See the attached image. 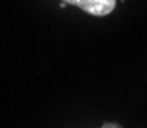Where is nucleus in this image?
<instances>
[{
	"mask_svg": "<svg viewBox=\"0 0 147 128\" xmlns=\"http://www.w3.org/2000/svg\"><path fill=\"white\" fill-rule=\"evenodd\" d=\"M61 2L77 6L81 11L95 17L109 15L113 12L115 6H117V0H61Z\"/></svg>",
	"mask_w": 147,
	"mask_h": 128,
	"instance_id": "nucleus-1",
	"label": "nucleus"
},
{
	"mask_svg": "<svg viewBox=\"0 0 147 128\" xmlns=\"http://www.w3.org/2000/svg\"><path fill=\"white\" fill-rule=\"evenodd\" d=\"M100 128H123V127L119 125V123H117V122H104Z\"/></svg>",
	"mask_w": 147,
	"mask_h": 128,
	"instance_id": "nucleus-2",
	"label": "nucleus"
}]
</instances>
